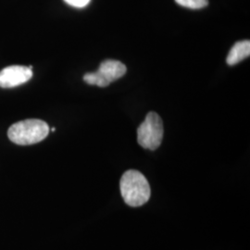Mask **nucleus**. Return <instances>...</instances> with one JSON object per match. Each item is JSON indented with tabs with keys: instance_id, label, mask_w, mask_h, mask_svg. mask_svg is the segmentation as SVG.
Wrapping results in <instances>:
<instances>
[{
	"instance_id": "obj_1",
	"label": "nucleus",
	"mask_w": 250,
	"mask_h": 250,
	"mask_svg": "<svg viewBox=\"0 0 250 250\" xmlns=\"http://www.w3.org/2000/svg\"><path fill=\"white\" fill-rule=\"evenodd\" d=\"M120 189L125 203L134 208L145 205L151 196L148 181L138 170L125 171L120 181Z\"/></svg>"
},
{
	"instance_id": "obj_2",
	"label": "nucleus",
	"mask_w": 250,
	"mask_h": 250,
	"mask_svg": "<svg viewBox=\"0 0 250 250\" xmlns=\"http://www.w3.org/2000/svg\"><path fill=\"white\" fill-rule=\"evenodd\" d=\"M49 134L47 124L36 119L25 120L16 123L9 127V140L20 146L34 145L43 141Z\"/></svg>"
},
{
	"instance_id": "obj_3",
	"label": "nucleus",
	"mask_w": 250,
	"mask_h": 250,
	"mask_svg": "<svg viewBox=\"0 0 250 250\" xmlns=\"http://www.w3.org/2000/svg\"><path fill=\"white\" fill-rule=\"evenodd\" d=\"M163 124L159 114L149 112L137 129V142L146 149L156 150L163 139Z\"/></svg>"
},
{
	"instance_id": "obj_4",
	"label": "nucleus",
	"mask_w": 250,
	"mask_h": 250,
	"mask_svg": "<svg viewBox=\"0 0 250 250\" xmlns=\"http://www.w3.org/2000/svg\"><path fill=\"white\" fill-rule=\"evenodd\" d=\"M126 72L127 69L124 63L113 60H107L100 64L97 72L84 74L83 81L91 85L107 87L110 83L122 78Z\"/></svg>"
},
{
	"instance_id": "obj_5",
	"label": "nucleus",
	"mask_w": 250,
	"mask_h": 250,
	"mask_svg": "<svg viewBox=\"0 0 250 250\" xmlns=\"http://www.w3.org/2000/svg\"><path fill=\"white\" fill-rule=\"evenodd\" d=\"M33 77V71L25 66H9L0 72V87L12 88L25 83Z\"/></svg>"
},
{
	"instance_id": "obj_6",
	"label": "nucleus",
	"mask_w": 250,
	"mask_h": 250,
	"mask_svg": "<svg viewBox=\"0 0 250 250\" xmlns=\"http://www.w3.org/2000/svg\"><path fill=\"white\" fill-rule=\"evenodd\" d=\"M250 55V40L238 41L232 45L230 52L227 56L226 62L227 64L232 66L237 63L241 62L242 61L249 58Z\"/></svg>"
},
{
	"instance_id": "obj_7",
	"label": "nucleus",
	"mask_w": 250,
	"mask_h": 250,
	"mask_svg": "<svg viewBox=\"0 0 250 250\" xmlns=\"http://www.w3.org/2000/svg\"><path fill=\"white\" fill-rule=\"evenodd\" d=\"M175 2L180 6L192 9H202L208 4V0H175Z\"/></svg>"
},
{
	"instance_id": "obj_8",
	"label": "nucleus",
	"mask_w": 250,
	"mask_h": 250,
	"mask_svg": "<svg viewBox=\"0 0 250 250\" xmlns=\"http://www.w3.org/2000/svg\"><path fill=\"white\" fill-rule=\"evenodd\" d=\"M68 5L74 8H84L90 3L91 0H64Z\"/></svg>"
},
{
	"instance_id": "obj_9",
	"label": "nucleus",
	"mask_w": 250,
	"mask_h": 250,
	"mask_svg": "<svg viewBox=\"0 0 250 250\" xmlns=\"http://www.w3.org/2000/svg\"><path fill=\"white\" fill-rule=\"evenodd\" d=\"M51 131H52V132H55V131H56V128H52V130H51Z\"/></svg>"
}]
</instances>
